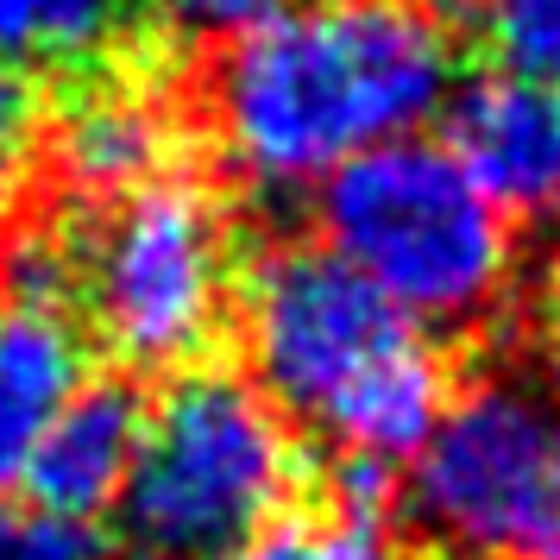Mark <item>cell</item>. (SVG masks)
I'll list each match as a JSON object with an SVG mask.
<instances>
[{"label":"cell","mask_w":560,"mask_h":560,"mask_svg":"<svg viewBox=\"0 0 560 560\" xmlns=\"http://www.w3.org/2000/svg\"><path fill=\"white\" fill-rule=\"evenodd\" d=\"M139 409L145 404L127 384H82L77 397L57 409V422L45 429L26 479H20L45 516L89 523V516L120 504L132 454H139Z\"/></svg>","instance_id":"9c48e42d"},{"label":"cell","mask_w":560,"mask_h":560,"mask_svg":"<svg viewBox=\"0 0 560 560\" xmlns=\"http://www.w3.org/2000/svg\"><path fill=\"white\" fill-rule=\"evenodd\" d=\"M63 271L95 340L132 372H189L240 296L228 208L177 171L102 202Z\"/></svg>","instance_id":"5b68a950"},{"label":"cell","mask_w":560,"mask_h":560,"mask_svg":"<svg viewBox=\"0 0 560 560\" xmlns=\"http://www.w3.org/2000/svg\"><path fill=\"white\" fill-rule=\"evenodd\" d=\"M0 560H95V541L82 535V523L26 510L0 523Z\"/></svg>","instance_id":"5bb4252c"},{"label":"cell","mask_w":560,"mask_h":560,"mask_svg":"<svg viewBox=\"0 0 560 560\" xmlns=\"http://www.w3.org/2000/svg\"><path fill=\"white\" fill-rule=\"evenodd\" d=\"M296 491V429L246 372H171L139 409V454L120 491V529L145 560H221L271 529Z\"/></svg>","instance_id":"277c9868"},{"label":"cell","mask_w":560,"mask_h":560,"mask_svg":"<svg viewBox=\"0 0 560 560\" xmlns=\"http://www.w3.org/2000/svg\"><path fill=\"white\" fill-rule=\"evenodd\" d=\"M7 271H20V246H13V240L0 233V278H7Z\"/></svg>","instance_id":"ac0fdd59"},{"label":"cell","mask_w":560,"mask_h":560,"mask_svg":"<svg viewBox=\"0 0 560 560\" xmlns=\"http://www.w3.org/2000/svg\"><path fill=\"white\" fill-rule=\"evenodd\" d=\"M171 158H177V114L152 82L95 77L57 114L51 164L77 196L120 202L132 189L171 177Z\"/></svg>","instance_id":"ba28073f"},{"label":"cell","mask_w":560,"mask_h":560,"mask_svg":"<svg viewBox=\"0 0 560 560\" xmlns=\"http://www.w3.org/2000/svg\"><path fill=\"white\" fill-rule=\"evenodd\" d=\"M447 132L459 171L504 214H560V82L516 70L459 77Z\"/></svg>","instance_id":"52a82bcc"},{"label":"cell","mask_w":560,"mask_h":560,"mask_svg":"<svg viewBox=\"0 0 560 560\" xmlns=\"http://www.w3.org/2000/svg\"><path fill=\"white\" fill-rule=\"evenodd\" d=\"M221 560H404L397 541L372 523L365 504L322 510V516H278L271 529L240 541Z\"/></svg>","instance_id":"7c38bea8"},{"label":"cell","mask_w":560,"mask_h":560,"mask_svg":"<svg viewBox=\"0 0 560 560\" xmlns=\"http://www.w3.org/2000/svg\"><path fill=\"white\" fill-rule=\"evenodd\" d=\"M322 253L429 334L479 328L516 283V228L459 158L397 139L315 189Z\"/></svg>","instance_id":"3957f363"},{"label":"cell","mask_w":560,"mask_h":560,"mask_svg":"<svg viewBox=\"0 0 560 560\" xmlns=\"http://www.w3.org/2000/svg\"><path fill=\"white\" fill-rule=\"evenodd\" d=\"M271 7L278 0H158V13L177 32H196V38H233L240 26H253Z\"/></svg>","instance_id":"9a60e30c"},{"label":"cell","mask_w":560,"mask_h":560,"mask_svg":"<svg viewBox=\"0 0 560 560\" xmlns=\"http://www.w3.org/2000/svg\"><path fill=\"white\" fill-rule=\"evenodd\" d=\"M535 340H541V359L555 372V390H560V265L548 271L541 296H535Z\"/></svg>","instance_id":"e0dca14e"},{"label":"cell","mask_w":560,"mask_h":560,"mask_svg":"<svg viewBox=\"0 0 560 560\" xmlns=\"http://www.w3.org/2000/svg\"><path fill=\"white\" fill-rule=\"evenodd\" d=\"M485 20L516 77L560 82V0H485Z\"/></svg>","instance_id":"4fadbf2b"},{"label":"cell","mask_w":560,"mask_h":560,"mask_svg":"<svg viewBox=\"0 0 560 560\" xmlns=\"http://www.w3.org/2000/svg\"><path fill=\"white\" fill-rule=\"evenodd\" d=\"M32 132H38V107H32V82L0 70V177L26 158Z\"/></svg>","instance_id":"2e32d148"},{"label":"cell","mask_w":560,"mask_h":560,"mask_svg":"<svg viewBox=\"0 0 560 560\" xmlns=\"http://www.w3.org/2000/svg\"><path fill=\"white\" fill-rule=\"evenodd\" d=\"M454 89L459 45L434 0H278L221 45L208 127L240 183L296 196L422 139Z\"/></svg>","instance_id":"6da1fadb"},{"label":"cell","mask_w":560,"mask_h":560,"mask_svg":"<svg viewBox=\"0 0 560 560\" xmlns=\"http://www.w3.org/2000/svg\"><path fill=\"white\" fill-rule=\"evenodd\" d=\"M409 510L441 560H560V390L466 384L409 454Z\"/></svg>","instance_id":"8992f818"},{"label":"cell","mask_w":560,"mask_h":560,"mask_svg":"<svg viewBox=\"0 0 560 560\" xmlns=\"http://www.w3.org/2000/svg\"><path fill=\"white\" fill-rule=\"evenodd\" d=\"M139 0H0V70L82 77L132 38Z\"/></svg>","instance_id":"8fae6325"},{"label":"cell","mask_w":560,"mask_h":560,"mask_svg":"<svg viewBox=\"0 0 560 560\" xmlns=\"http://www.w3.org/2000/svg\"><path fill=\"white\" fill-rule=\"evenodd\" d=\"M240 340L258 397L372 479L409 459L447 409V359L429 328L372 296L322 246H278L240 278Z\"/></svg>","instance_id":"7a4b0ae2"},{"label":"cell","mask_w":560,"mask_h":560,"mask_svg":"<svg viewBox=\"0 0 560 560\" xmlns=\"http://www.w3.org/2000/svg\"><path fill=\"white\" fill-rule=\"evenodd\" d=\"M82 334L45 296L0 308V491L26 479L57 409L82 390Z\"/></svg>","instance_id":"30bf717a"},{"label":"cell","mask_w":560,"mask_h":560,"mask_svg":"<svg viewBox=\"0 0 560 560\" xmlns=\"http://www.w3.org/2000/svg\"><path fill=\"white\" fill-rule=\"evenodd\" d=\"M466 7H485V0H466Z\"/></svg>","instance_id":"d6986e66"}]
</instances>
